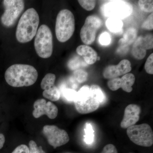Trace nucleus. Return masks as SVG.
<instances>
[{
	"instance_id": "3",
	"label": "nucleus",
	"mask_w": 153,
	"mask_h": 153,
	"mask_svg": "<svg viewBox=\"0 0 153 153\" xmlns=\"http://www.w3.org/2000/svg\"><path fill=\"white\" fill-rule=\"evenodd\" d=\"M75 30V19L72 12L67 9L61 10L57 14L55 31L58 41L61 43L68 41Z\"/></svg>"
},
{
	"instance_id": "30",
	"label": "nucleus",
	"mask_w": 153,
	"mask_h": 153,
	"mask_svg": "<svg viewBox=\"0 0 153 153\" xmlns=\"http://www.w3.org/2000/svg\"><path fill=\"white\" fill-rule=\"evenodd\" d=\"M153 35H147L145 37H143V44L144 45L146 49H151L153 48Z\"/></svg>"
},
{
	"instance_id": "9",
	"label": "nucleus",
	"mask_w": 153,
	"mask_h": 153,
	"mask_svg": "<svg viewBox=\"0 0 153 153\" xmlns=\"http://www.w3.org/2000/svg\"><path fill=\"white\" fill-rule=\"evenodd\" d=\"M43 132L48 143L55 149L66 144L69 141L67 132L60 129L56 126H45L43 128Z\"/></svg>"
},
{
	"instance_id": "20",
	"label": "nucleus",
	"mask_w": 153,
	"mask_h": 153,
	"mask_svg": "<svg viewBox=\"0 0 153 153\" xmlns=\"http://www.w3.org/2000/svg\"><path fill=\"white\" fill-rule=\"evenodd\" d=\"M91 93L99 102L100 104H103L105 101L106 97L101 88L98 85H93L90 87Z\"/></svg>"
},
{
	"instance_id": "16",
	"label": "nucleus",
	"mask_w": 153,
	"mask_h": 153,
	"mask_svg": "<svg viewBox=\"0 0 153 153\" xmlns=\"http://www.w3.org/2000/svg\"><path fill=\"white\" fill-rule=\"evenodd\" d=\"M76 52L78 55L82 56L85 63L92 65L97 60V54L91 47L86 45H80L77 47Z\"/></svg>"
},
{
	"instance_id": "17",
	"label": "nucleus",
	"mask_w": 153,
	"mask_h": 153,
	"mask_svg": "<svg viewBox=\"0 0 153 153\" xmlns=\"http://www.w3.org/2000/svg\"><path fill=\"white\" fill-rule=\"evenodd\" d=\"M143 36H140L134 42L132 48V55L136 59L142 60L144 58L146 54V49L143 44Z\"/></svg>"
},
{
	"instance_id": "2",
	"label": "nucleus",
	"mask_w": 153,
	"mask_h": 153,
	"mask_svg": "<svg viewBox=\"0 0 153 153\" xmlns=\"http://www.w3.org/2000/svg\"><path fill=\"white\" fill-rule=\"evenodd\" d=\"M40 22L39 15L35 9L27 10L19 20L16 31L17 41L21 43L30 42L36 36Z\"/></svg>"
},
{
	"instance_id": "25",
	"label": "nucleus",
	"mask_w": 153,
	"mask_h": 153,
	"mask_svg": "<svg viewBox=\"0 0 153 153\" xmlns=\"http://www.w3.org/2000/svg\"><path fill=\"white\" fill-rule=\"evenodd\" d=\"M80 5L87 11H91L95 7L96 1L93 0H79Z\"/></svg>"
},
{
	"instance_id": "34",
	"label": "nucleus",
	"mask_w": 153,
	"mask_h": 153,
	"mask_svg": "<svg viewBox=\"0 0 153 153\" xmlns=\"http://www.w3.org/2000/svg\"></svg>"
},
{
	"instance_id": "19",
	"label": "nucleus",
	"mask_w": 153,
	"mask_h": 153,
	"mask_svg": "<svg viewBox=\"0 0 153 153\" xmlns=\"http://www.w3.org/2000/svg\"><path fill=\"white\" fill-rule=\"evenodd\" d=\"M105 24L108 30L111 33H114L120 32L123 25L121 20L115 18H108Z\"/></svg>"
},
{
	"instance_id": "15",
	"label": "nucleus",
	"mask_w": 153,
	"mask_h": 153,
	"mask_svg": "<svg viewBox=\"0 0 153 153\" xmlns=\"http://www.w3.org/2000/svg\"><path fill=\"white\" fill-rule=\"evenodd\" d=\"M75 108L79 113L86 114L93 112L98 109L100 103L92 95L90 92L89 98L81 102H74Z\"/></svg>"
},
{
	"instance_id": "26",
	"label": "nucleus",
	"mask_w": 153,
	"mask_h": 153,
	"mask_svg": "<svg viewBox=\"0 0 153 153\" xmlns=\"http://www.w3.org/2000/svg\"><path fill=\"white\" fill-rule=\"evenodd\" d=\"M145 69L148 74H153V54L149 56L145 64Z\"/></svg>"
},
{
	"instance_id": "8",
	"label": "nucleus",
	"mask_w": 153,
	"mask_h": 153,
	"mask_svg": "<svg viewBox=\"0 0 153 153\" xmlns=\"http://www.w3.org/2000/svg\"><path fill=\"white\" fill-rule=\"evenodd\" d=\"M102 25L99 17L95 15L88 16L80 32L81 41L85 45H91L95 41L97 33Z\"/></svg>"
},
{
	"instance_id": "35",
	"label": "nucleus",
	"mask_w": 153,
	"mask_h": 153,
	"mask_svg": "<svg viewBox=\"0 0 153 153\" xmlns=\"http://www.w3.org/2000/svg\"></svg>"
},
{
	"instance_id": "14",
	"label": "nucleus",
	"mask_w": 153,
	"mask_h": 153,
	"mask_svg": "<svg viewBox=\"0 0 153 153\" xmlns=\"http://www.w3.org/2000/svg\"><path fill=\"white\" fill-rule=\"evenodd\" d=\"M141 108L136 104H130L126 108L123 119L120 123V126L123 128H128L135 125L140 119Z\"/></svg>"
},
{
	"instance_id": "24",
	"label": "nucleus",
	"mask_w": 153,
	"mask_h": 153,
	"mask_svg": "<svg viewBox=\"0 0 153 153\" xmlns=\"http://www.w3.org/2000/svg\"><path fill=\"white\" fill-rule=\"evenodd\" d=\"M77 92L73 89L66 88L63 90V97L68 102H74L76 99Z\"/></svg>"
},
{
	"instance_id": "18",
	"label": "nucleus",
	"mask_w": 153,
	"mask_h": 153,
	"mask_svg": "<svg viewBox=\"0 0 153 153\" xmlns=\"http://www.w3.org/2000/svg\"><path fill=\"white\" fill-rule=\"evenodd\" d=\"M137 30L134 28H129L124 34L123 38L119 41V44L121 46H128L134 43L136 39Z\"/></svg>"
},
{
	"instance_id": "21",
	"label": "nucleus",
	"mask_w": 153,
	"mask_h": 153,
	"mask_svg": "<svg viewBox=\"0 0 153 153\" xmlns=\"http://www.w3.org/2000/svg\"><path fill=\"white\" fill-rule=\"evenodd\" d=\"M85 135H84V141L87 144L90 145L94 141V131L92 126L89 123H86L84 128Z\"/></svg>"
},
{
	"instance_id": "32",
	"label": "nucleus",
	"mask_w": 153,
	"mask_h": 153,
	"mask_svg": "<svg viewBox=\"0 0 153 153\" xmlns=\"http://www.w3.org/2000/svg\"><path fill=\"white\" fill-rule=\"evenodd\" d=\"M12 153H29V149L26 145H20Z\"/></svg>"
},
{
	"instance_id": "22",
	"label": "nucleus",
	"mask_w": 153,
	"mask_h": 153,
	"mask_svg": "<svg viewBox=\"0 0 153 153\" xmlns=\"http://www.w3.org/2000/svg\"><path fill=\"white\" fill-rule=\"evenodd\" d=\"M88 74L82 69L75 70L73 73V77L79 83H83L87 80Z\"/></svg>"
},
{
	"instance_id": "12",
	"label": "nucleus",
	"mask_w": 153,
	"mask_h": 153,
	"mask_svg": "<svg viewBox=\"0 0 153 153\" xmlns=\"http://www.w3.org/2000/svg\"><path fill=\"white\" fill-rule=\"evenodd\" d=\"M131 70V63L128 60L124 59L117 65L107 66L103 71V77L107 79H112L129 73Z\"/></svg>"
},
{
	"instance_id": "28",
	"label": "nucleus",
	"mask_w": 153,
	"mask_h": 153,
	"mask_svg": "<svg viewBox=\"0 0 153 153\" xmlns=\"http://www.w3.org/2000/svg\"><path fill=\"white\" fill-rule=\"evenodd\" d=\"M29 153H46L41 146L38 147L34 141H30L29 143Z\"/></svg>"
},
{
	"instance_id": "27",
	"label": "nucleus",
	"mask_w": 153,
	"mask_h": 153,
	"mask_svg": "<svg viewBox=\"0 0 153 153\" xmlns=\"http://www.w3.org/2000/svg\"><path fill=\"white\" fill-rule=\"evenodd\" d=\"M99 42L102 46H108L111 42V37L109 33L103 32L99 37Z\"/></svg>"
},
{
	"instance_id": "5",
	"label": "nucleus",
	"mask_w": 153,
	"mask_h": 153,
	"mask_svg": "<svg viewBox=\"0 0 153 153\" xmlns=\"http://www.w3.org/2000/svg\"><path fill=\"white\" fill-rule=\"evenodd\" d=\"M127 134L130 140L138 146L149 147L153 145V131L148 124L131 126L127 128Z\"/></svg>"
},
{
	"instance_id": "1",
	"label": "nucleus",
	"mask_w": 153,
	"mask_h": 153,
	"mask_svg": "<svg viewBox=\"0 0 153 153\" xmlns=\"http://www.w3.org/2000/svg\"><path fill=\"white\" fill-rule=\"evenodd\" d=\"M5 79L13 87L29 86L33 85L38 77V72L33 66L27 64H14L5 73Z\"/></svg>"
},
{
	"instance_id": "7",
	"label": "nucleus",
	"mask_w": 153,
	"mask_h": 153,
	"mask_svg": "<svg viewBox=\"0 0 153 153\" xmlns=\"http://www.w3.org/2000/svg\"><path fill=\"white\" fill-rule=\"evenodd\" d=\"M3 3L5 10L1 18V22L6 27H10L24 10L25 2L22 0H4Z\"/></svg>"
},
{
	"instance_id": "13",
	"label": "nucleus",
	"mask_w": 153,
	"mask_h": 153,
	"mask_svg": "<svg viewBox=\"0 0 153 153\" xmlns=\"http://www.w3.org/2000/svg\"><path fill=\"white\" fill-rule=\"evenodd\" d=\"M135 77L132 73H128L124 74L121 78L117 77L110 79L108 82L107 85L109 89L113 91H115L122 88L126 92H131L133 90L132 85L134 83Z\"/></svg>"
},
{
	"instance_id": "29",
	"label": "nucleus",
	"mask_w": 153,
	"mask_h": 153,
	"mask_svg": "<svg viewBox=\"0 0 153 153\" xmlns=\"http://www.w3.org/2000/svg\"><path fill=\"white\" fill-rule=\"evenodd\" d=\"M142 28L145 30H152L153 29V13L148 16L147 19L143 23Z\"/></svg>"
},
{
	"instance_id": "4",
	"label": "nucleus",
	"mask_w": 153,
	"mask_h": 153,
	"mask_svg": "<svg viewBox=\"0 0 153 153\" xmlns=\"http://www.w3.org/2000/svg\"><path fill=\"white\" fill-rule=\"evenodd\" d=\"M34 47L37 55L42 58L51 57L53 52V36L47 25H43L38 28L35 36Z\"/></svg>"
},
{
	"instance_id": "11",
	"label": "nucleus",
	"mask_w": 153,
	"mask_h": 153,
	"mask_svg": "<svg viewBox=\"0 0 153 153\" xmlns=\"http://www.w3.org/2000/svg\"><path fill=\"white\" fill-rule=\"evenodd\" d=\"M33 116L38 118L46 115L49 118L54 119L58 114V108L54 103L50 101L47 102L44 99L37 100L34 103Z\"/></svg>"
},
{
	"instance_id": "6",
	"label": "nucleus",
	"mask_w": 153,
	"mask_h": 153,
	"mask_svg": "<svg viewBox=\"0 0 153 153\" xmlns=\"http://www.w3.org/2000/svg\"><path fill=\"white\" fill-rule=\"evenodd\" d=\"M132 11L131 4L123 1H110L101 7L102 13L104 16L120 20L129 16Z\"/></svg>"
},
{
	"instance_id": "23",
	"label": "nucleus",
	"mask_w": 153,
	"mask_h": 153,
	"mask_svg": "<svg viewBox=\"0 0 153 153\" xmlns=\"http://www.w3.org/2000/svg\"><path fill=\"white\" fill-rule=\"evenodd\" d=\"M140 9L143 12L152 13L153 11V1L140 0L138 1Z\"/></svg>"
},
{
	"instance_id": "10",
	"label": "nucleus",
	"mask_w": 153,
	"mask_h": 153,
	"mask_svg": "<svg viewBox=\"0 0 153 153\" xmlns=\"http://www.w3.org/2000/svg\"><path fill=\"white\" fill-rule=\"evenodd\" d=\"M55 74L48 73L42 79L41 84V88L44 90L43 96L54 102L58 101L60 97V91L55 84Z\"/></svg>"
},
{
	"instance_id": "31",
	"label": "nucleus",
	"mask_w": 153,
	"mask_h": 153,
	"mask_svg": "<svg viewBox=\"0 0 153 153\" xmlns=\"http://www.w3.org/2000/svg\"><path fill=\"white\" fill-rule=\"evenodd\" d=\"M101 153H118V152L114 145L109 144L104 147Z\"/></svg>"
},
{
	"instance_id": "33",
	"label": "nucleus",
	"mask_w": 153,
	"mask_h": 153,
	"mask_svg": "<svg viewBox=\"0 0 153 153\" xmlns=\"http://www.w3.org/2000/svg\"><path fill=\"white\" fill-rule=\"evenodd\" d=\"M5 141L4 136L2 134H0V149L3 148Z\"/></svg>"
}]
</instances>
